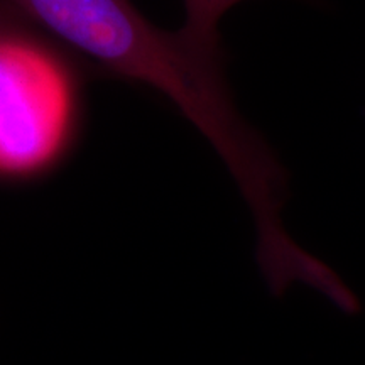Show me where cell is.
Segmentation results:
<instances>
[{"mask_svg": "<svg viewBox=\"0 0 365 365\" xmlns=\"http://www.w3.org/2000/svg\"><path fill=\"white\" fill-rule=\"evenodd\" d=\"M38 29L0 41V171L27 175L56 161L75 122V81Z\"/></svg>", "mask_w": 365, "mask_h": 365, "instance_id": "2", "label": "cell"}, {"mask_svg": "<svg viewBox=\"0 0 365 365\" xmlns=\"http://www.w3.org/2000/svg\"><path fill=\"white\" fill-rule=\"evenodd\" d=\"M39 33L103 71L163 93L205 135L239 186L257 228V262L266 279L289 276L307 257L281 213L286 176L262 137L237 110L220 44L185 29H159L130 0H7Z\"/></svg>", "mask_w": 365, "mask_h": 365, "instance_id": "1", "label": "cell"}, {"mask_svg": "<svg viewBox=\"0 0 365 365\" xmlns=\"http://www.w3.org/2000/svg\"><path fill=\"white\" fill-rule=\"evenodd\" d=\"M186 22L182 29L191 38L207 44H220L218 22L237 4L244 0H182Z\"/></svg>", "mask_w": 365, "mask_h": 365, "instance_id": "3", "label": "cell"}, {"mask_svg": "<svg viewBox=\"0 0 365 365\" xmlns=\"http://www.w3.org/2000/svg\"><path fill=\"white\" fill-rule=\"evenodd\" d=\"M34 29L36 27L27 22L26 17H22L7 0H0V41Z\"/></svg>", "mask_w": 365, "mask_h": 365, "instance_id": "4", "label": "cell"}]
</instances>
